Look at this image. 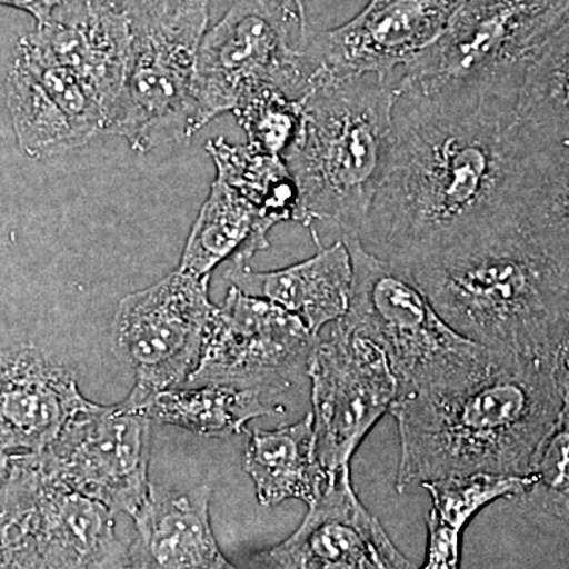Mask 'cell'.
<instances>
[{"instance_id": "cell-19", "label": "cell", "mask_w": 569, "mask_h": 569, "mask_svg": "<svg viewBox=\"0 0 569 569\" xmlns=\"http://www.w3.org/2000/svg\"><path fill=\"white\" fill-rule=\"evenodd\" d=\"M36 32L58 61L91 86L110 121L132 54L129 14L110 0H66Z\"/></svg>"}, {"instance_id": "cell-1", "label": "cell", "mask_w": 569, "mask_h": 569, "mask_svg": "<svg viewBox=\"0 0 569 569\" xmlns=\"http://www.w3.org/2000/svg\"><path fill=\"white\" fill-rule=\"evenodd\" d=\"M397 93L395 144L362 244L406 264L511 223L519 92Z\"/></svg>"}, {"instance_id": "cell-9", "label": "cell", "mask_w": 569, "mask_h": 569, "mask_svg": "<svg viewBox=\"0 0 569 569\" xmlns=\"http://www.w3.org/2000/svg\"><path fill=\"white\" fill-rule=\"evenodd\" d=\"M309 26L306 6L295 0H234L206 31L194 70V133L234 110L246 92L277 86L293 99L312 89L301 54Z\"/></svg>"}, {"instance_id": "cell-7", "label": "cell", "mask_w": 569, "mask_h": 569, "mask_svg": "<svg viewBox=\"0 0 569 569\" xmlns=\"http://www.w3.org/2000/svg\"><path fill=\"white\" fill-rule=\"evenodd\" d=\"M112 515L39 455L10 456L0 482V568H133Z\"/></svg>"}, {"instance_id": "cell-11", "label": "cell", "mask_w": 569, "mask_h": 569, "mask_svg": "<svg viewBox=\"0 0 569 569\" xmlns=\"http://www.w3.org/2000/svg\"><path fill=\"white\" fill-rule=\"evenodd\" d=\"M306 376L312 383L318 458L335 473L350 467L367 433L389 413L399 383L385 351L339 321L326 339L318 336Z\"/></svg>"}, {"instance_id": "cell-10", "label": "cell", "mask_w": 569, "mask_h": 569, "mask_svg": "<svg viewBox=\"0 0 569 569\" xmlns=\"http://www.w3.org/2000/svg\"><path fill=\"white\" fill-rule=\"evenodd\" d=\"M211 277L176 269L152 287L126 296L111 326V350L134 373L129 399L181 387L200 362L216 306Z\"/></svg>"}, {"instance_id": "cell-5", "label": "cell", "mask_w": 569, "mask_h": 569, "mask_svg": "<svg viewBox=\"0 0 569 569\" xmlns=\"http://www.w3.org/2000/svg\"><path fill=\"white\" fill-rule=\"evenodd\" d=\"M342 239L353 282L339 323L385 351L399 396L466 383L500 358L451 328L407 268L373 253L358 236Z\"/></svg>"}, {"instance_id": "cell-29", "label": "cell", "mask_w": 569, "mask_h": 569, "mask_svg": "<svg viewBox=\"0 0 569 569\" xmlns=\"http://www.w3.org/2000/svg\"><path fill=\"white\" fill-rule=\"evenodd\" d=\"M63 2L66 0H0V6L13 7V9L26 11V13L36 18L37 26H41L51 20L52 13Z\"/></svg>"}, {"instance_id": "cell-14", "label": "cell", "mask_w": 569, "mask_h": 569, "mask_svg": "<svg viewBox=\"0 0 569 569\" xmlns=\"http://www.w3.org/2000/svg\"><path fill=\"white\" fill-rule=\"evenodd\" d=\"M7 103L20 149L50 159L107 134L108 111L80 74L56 59L36 31L18 41Z\"/></svg>"}, {"instance_id": "cell-18", "label": "cell", "mask_w": 569, "mask_h": 569, "mask_svg": "<svg viewBox=\"0 0 569 569\" xmlns=\"http://www.w3.org/2000/svg\"><path fill=\"white\" fill-rule=\"evenodd\" d=\"M511 220L538 249L569 272V134L516 121Z\"/></svg>"}, {"instance_id": "cell-22", "label": "cell", "mask_w": 569, "mask_h": 569, "mask_svg": "<svg viewBox=\"0 0 569 569\" xmlns=\"http://www.w3.org/2000/svg\"><path fill=\"white\" fill-rule=\"evenodd\" d=\"M284 385H181L132 400L127 407L152 422L174 426L200 437L227 438L244 432L253 419L283 413Z\"/></svg>"}, {"instance_id": "cell-24", "label": "cell", "mask_w": 569, "mask_h": 569, "mask_svg": "<svg viewBox=\"0 0 569 569\" xmlns=\"http://www.w3.org/2000/svg\"><path fill=\"white\" fill-rule=\"evenodd\" d=\"M272 228L274 224L249 200L216 178L194 220L178 269L206 279L227 260L231 264H250L254 254L268 249Z\"/></svg>"}, {"instance_id": "cell-3", "label": "cell", "mask_w": 569, "mask_h": 569, "mask_svg": "<svg viewBox=\"0 0 569 569\" xmlns=\"http://www.w3.org/2000/svg\"><path fill=\"white\" fill-rule=\"evenodd\" d=\"M402 266L451 328L512 358L541 342L569 295V272L512 222Z\"/></svg>"}, {"instance_id": "cell-6", "label": "cell", "mask_w": 569, "mask_h": 569, "mask_svg": "<svg viewBox=\"0 0 569 569\" xmlns=\"http://www.w3.org/2000/svg\"><path fill=\"white\" fill-rule=\"evenodd\" d=\"M569 21V0H466L440 37L403 67L397 91L519 92L527 67Z\"/></svg>"}, {"instance_id": "cell-21", "label": "cell", "mask_w": 569, "mask_h": 569, "mask_svg": "<svg viewBox=\"0 0 569 569\" xmlns=\"http://www.w3.org/2000/svg\"><path fill=\"white\" fill-rule=\"evenodd\" d=\"M310 231L318 250L309 260L264 272L253 271L250 264H231L227 277L246 293L283 307L318 336L347 313L353 263L343 239L323 247L316 230Z\"/></svg>"}, {"instance_id": "cell-12", "label": "cell", "mask_w": 569, "mask_h": 569, "mask_svg": "<svg viewBox=\"0 0 569 569\" xmlns=\"http://www.w3.org/2000/svg\"><path fill=\"white\" fill-rule=\"evenodd\" d=\"M151 425L123 402H89L39 458L70 489L132 518L151 493Z\"/></svg>"}, {"instance_id": "cell-20", "label": "cell", "mask_w": 569, "mask_h": 569, "mask_svg": "<svg viewBox=\"0 0 569 569\" xmlns=\"http://www.w3.org/2000/svg\"><path fill=\"white\" fill-rule=\"evenodd\" d=\"M212 489L187 492L151 488L132 516L137 539L130 542L133 568H234L223 556L211 526Z\"/></svg>"}, {"instance_id": "cell-4", "label": "cell", "mask_w": 569, "mask_h": 569, "mask_svg": "<svg viewBox=\"0 0 569 569\" xmlns=\"http://www.w3.org/2000/svg\"><path fill=\"white\" fill-rule=\"evenodd\" d=\"M396 80L320 77L302 99V123L283 160L299 190L298 223H336L359 236L395 144Z\"/></svg>"}, {"instance_id": "cell-16", "label": "cell", "mask_w": 569, "mask_h": 569, "mask_svg": "<svg viewBox=\"0 0 569 569\" xmlns=\"http://www.w3.org/2000/svg\"><path fill=\"white\" fill-rule=\"evenodd\" d=\"M301 526L280 545L250 557L253 568L410 569L380 520L356 496L350 467L329 473Z\"/></svg>"}, {"instance_id": "cell-8", "label": "cell", "mask_w": 569, "mask_h": 569, "mask_svg": "<svg viewBox=\"0 0 569 569\" xmlns=\"http://www.w3.org/2000/svg\"><path fill=\"white\" fill-rule=\"evenodd\" d=\"M211 0H178L130 14L132 54L107 134L146 153L194 133V70Z\"/></svg>"}, {"instance_id": "cell-27", "label": "cell", "mask_w": 569, "mask_h": 569, "mask_svg": "<svg viewBox=\"0 0 569 569\" xmlns=\"http://www.w3.org/2000/svg\"><path fill=\"white\" fill-rule=\"evenodd\" d=\"M516 121L541 132L569 134V21L527 67Z\"/></svg>"}, {"instance_id": "cell-25", "label": "cell", "mask_w": 569, "mask_h": 569, "mask_svg": "<svg viewBox=\"0 0 569 569\" xmlns=\"http://www.w3.org/2000/svg\"><path fill=\"white\" fill-rule=\"evenodd\" d=\"M538 481V475L471 473L425 482L421 489L429 492L432 505L427 515L422 568H459L460 542L468 522L492 501L520 496Z\"/></svg>"}, {"instance_id": "cell-30", "label": "cell", "mask_w": 569, "mask_h": 569, "mask_svg": "<svg viewBox=\"0 0 569 569\" xmlns=\"http://www.w3.org/2000/svg\"><path fill=\"white\" fill-rule=\"evenodd\" d=\"M110 2L130 14L134 11L149 9V7L159 6V3L173 2V0H110Z\"/></svg>"}, {"instance_id": "cell-15", "label": "cell", "mask_w": 569, "mask_h": 569, "mask_svg": "<svg viewBox=\"0 0 569 569\" xmlns=\"http://www.w3.org/2000/svg\"><path fill=\"white\" fill-rule=\"evenodd\" d=\"M466 0H370L339 28L307 32L301 54L312 74L395 77L447 31Z\"/></svg>"}, {"instance_id": "cell-23", "label": "cell", "mask_w": 569, "mask_h": 569, "mask_svg": "<svg viewBox=\"0 0 569 569\" xmlns=\"http://www.w3.org/2000/svg\"><path fill=\"white\" fill-rule=\"evenodd\" d=\"M244 470L263 507H277L284 500L312 503L329 478L318 458L313 415L307 413L295 425L279 429L253 430L246 449Z\"/></svg>"}, {"instance_id": "cell-13", "label": "cell", "mask_w": 569, "mask_h": 569, "mask_svg": "<svg viewBox=\"0 0 569 569\" xmlns=\"http://www.w3.org/2000/svg\"><path fill=\"white\" fill-rule=\"evenodd\" d=\"M318 336L269 299L231 284L216 306L203 351L187 385H284L305 372ZM183 383V385H186Z\"/></svg>"}, {"instance_id": "cell-26", "label": "cell", "mask_w": 569, "mask_h": 569, "mask_svg": "<svg viewBox=\"0 0 569 569\" xmlns=\"http://www.w3.org/2000/svg\"><path fill=\"white\" fill-rule=\"evenodd\" d=\"M206 151L216 164L217 178L241 193L272 224L298 222L299 190L287 162L257 146L231 144L224 138L209 140Z\"/></svg>"}, {"instance_id": "cell-32", "label": "cell", "mask_w": 569, "mask_h": 569, "mask_svg": "<svg viewBox=\"0 0 569 569\" xmlns=\"http://www.w3.org/2000/svg\"><path fill=\"white\" fill-rule=\"evenodd\" d=\"M295 2L301 3V6H305V0H295Z\"/></svg>"}, {"instance_id": "cell-28", "label": "cell", "mask_w": 569, "mask_h": 569, "mask_svg": "<svg viewBox=\"0 0 569 569\" xmlns=\"http://www.w3.org/2000/svg\"><path fill=\"white\" fill-rule=\"evenodd\" d=\"M250 144L284 157L302 123V99H293L272 84L246 92L231 111Z\"/></svg>"}, {"instance_id": "cell-17", "label": "cell", "mask_w": 569, "mask_h": 569, "mask_svg": "<svg viewBox=\"0 0 569 569\" xmlns=\"http://www.w3.org/2000/svg\"><path fill=\"white\" fill-rule=\"evenodd\" d=\"M89 402L69 367L40 348L0 347V443L10 456L43 452Z\"/></svg>"}, {"instance_id": "cell-31", "label": "cell", "mask_w": 569, "mask_h": 569, "mask_svg": "<svg viewBox=\"0 0 569 569\" xmlns=\"http://www.w3.org/2000/svg\"><path fill=\"white\" fill-rule=\"evenodd\" d=\"M10 455L6 451V448L0 443V482L6 478L7 470H9Z\"/></svg>"}, {"instance_id": "cell-2", "label": "cell", "mask_w": 569, "mask_h": 569, "mask_svg": "<svg viewBox=\"0 0 569 569\" xmlns=\"http://www.w3.org/2000/svg\"><path fill=\"white\" fill-rule=\"evenodd\" d=\"M548 408V383L512 356L466 383L397 397L389 408L400 437L397 492L456 475L523 477Z\"/></svg>"}]
</instances>
